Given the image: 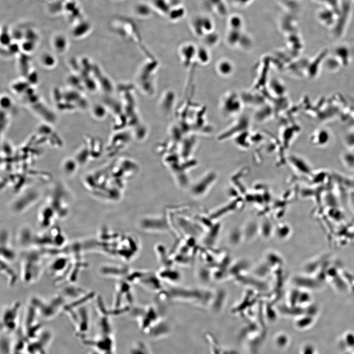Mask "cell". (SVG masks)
<instances>
[{
    "mask_svg": "<svg viewBox=\"0 0 354 354\" xmlns=\"http://www.w3.org/2000/svg\"><path fill=\"white\" fill-rule=\"evenodd\" d=\"M41 256L39 253L29 252L24 255L22 264V276L26 282H31L39 276L41 271Z\"/></svg>",
    "mask_w": 354,
    "mask_h": 354,
    "instance_id": "6da1fadb",
    "label": "cell"
},
{
    "mask_svg": "<svg viewBox=\"0 0 354 354\" xmlns=\"http://www.w3.org/2000/svg\"><path fill=\"white\" fill-rule=\"evenodd\" d=\"M51 46L54 52L61 55L67 52L69 48V41L63 34L55 35L51 40Z\"/></svg>",
    "mask_w": 354,
    "mask_h": 354,
    "instance_id": "7a4b0ae2",
    "label": "cell"
},
{
    "mask_svg": "<svg viewBox=\"0 0 354 354\" xmlns=\"http://www.w3.org/2000/svg\"><path fill=\"white\" fill-rule=\"evenodd\" d=\"M1 260L5 262L12 261L15 258V254L9 245L7 235L3 233L1 236Z\"/></svg>",
    "mask_w": 354,
    "mask_h": 354,
    "instance_id": "3957f363",
    "label": "cell"
},
{
    "mask_svg": "<svg viewBox=\"0 0 354 354\" xmlns=\"http://www.w3.org/2000/svg\"><path fill=\"white\" fill-rule=\"evenodd\" d=\"M234 68L233 63L227 59H220L216 65L217 73L224 77H228L232 75L234 71Z\"/></svg>",
    "mask_w": 354,
    "mask_h": 354,
    "instance_id": "277c9868",
    "label": "cell"
},
{
    "mask_svg": "<svg viewBox=\"0 0 354 354\" xmlns=\"http://www.w3.org/2000/svg\"><path fill=\"white\" fill-rule=\"evenodd\" d=\"M39 61L40 65L47 69L55 68L58 62L56 56L49 52H42L39 56Z\"/></svg>",
    "mask_w": 354,
    "mask_h": 354,
    "instance_id": "5b68a950",
    "label": "cell"
},
{
    "mask_svg": "<svg viewBox=\"0 0 354 354\" xmlns=\"http://www.w3.org/2000/svg\"><path fill=\"white\" fill-rule=\"evenodd\" d=\"M340 346L346 352L354 351V332L347 331L341 336Z\"/></svg>",
    "mask_w": 354,
    "mask_h": 354,
    "instance_id": "8992f818",
    "label": "cell"
},
{
    "mask_svg": "<svg viewBox=\"0 0 354 354\" xmlns=\"http://www.w3.org/2000/svg\"><path fill=\"white\" fill-rule=\"evenodd\" d=\"M54 216L55 212H54L52 207H45L43 209L39 215L41 225L44 228L50 226L52 223Z\"/></svg>",
    "mask_w": 354,
    "mask_h": 354,
    "instance_id": "52a82bcc",
    "label": "cell"
},
{
    "mask_svg": "<svg viewBox=\"0 0 354 354\" xmlns=\"http://www.w3.org/2000/svg\"><path fill=\"white\" fill-rule=\"evenodd\" d=\"M1 272L6 275L8 279L9 283L12 285L17 280V275L14 271L6 264V262L1 260Z\"/></svg>",
    "mask_w": 354,
    "mask_h": 354,
    "instance_id": "ba28073f",
    "label": "cell"
},
{
    "mask_svg": "<svg viewBox=\"0 0 354 354\" xmlns=\"http://www.w3.org/2000/svg\"><path fill=\"white\" fill-rule=\"evenodd\" d=\"M36 44V42L23 39L22 42L20 43L21 52L30 55L35 50Z\"/></svg>",
    "mask_w": 354,
    "mask_h": 354,
    "instance_id": "9c48e42d",
    "label": "cell"
},
{
    "mask_svg": "<svg viewBox=\"0 0 354 354\" xmlns=\"http://www.w3.org/2000/svg\"><path fill=\"white\" fill-rule=\"evenodd\" d=\"M14 106V102L11 97L6 94H3L0 97L1 110L9 113V110Z\"/></svg>",
    "mask_w": 354,
    "mask_h": 354,
    "instance_id": "30bf717a",
    "label": "cell"
},
{
    "mask_svg": "<svg viewBox=\"0 0 354 354\" xmlns=\"http://www.w3.org/2000/svg\"><path fill=\"white\" fill-rule=\"evenodd\" d=\"M91 113L94 118L101 119L105 116L106 111L104 106L100 104H96L92 106Z\"/></svg>",
    "mask_w": 354,
    "mask_h": 354,
    "instance_id": "8fae6325",
    "label": "cell"
},
{
    "mask_svg": "<svg viewBox=\"0 0 354 354\" xmlns=\"http://www.w3.org/2000/svg\"><path fill=\"white\" fill-rule=\"evenodd\" d=\"M77 161L73 159H66L62 164L63 169L66 174H73L76 170Z\"/></svg>",
    "mask_w": 354,
    "mask_h": 354,
    "instance_id": "7c38bea8",
    "label": "cell"
},
{
    "mask_svg": "<svg viewBox=\"0 0 354 354\" xmlns=\"http://www.w3.org/2000/svg\"><path fill=\"white\" fill-rule=\"evenodd\" d=\"M196 56L198 61L203 64L207 63L210 60V54L206 48L197 50Z\"/></svg>",
    "mask_w": 354,
    "mask_h": 354,
    "instance_id": "4fadbf2b",
    "label": "cell"
},
{
    "mask_svg": "<svg viewBox=\"0 0 354 354\" xmlns=\"http://www.w3.org/2000/svg\"><path fill=\"white\" fill-rule=\"evenodd\" d=\"M274 339L275 343L278 346V348L281 349L287 348L290 343V339L289 336L285 334H280L277 335Z\"/></svg>",
    "mask_w": 354,
    "mask_h": 354,
    "instance_id": "5bb4252c",
    "label": "cell"
},
{
    "mask_svg": "<svg viewBox=\"0 0 354 354\" xmlns=\"http://www.w3.org/2000/svg\"><path fill=\"white\" fill-rule=\"evenodd\" d=\"M301 354H317L315 348L311 344H306L301 348Z\"/></svg>",
    "mask_w": 354,
    "mask_h": 354,
    "instance_id": "9a60e30c",
    "label": "cell"
},
{
    "mask_svg": "<svg viewBox=\"0 0 354 354\" xmlns=\"http://www.w3.org/2000/svg\"><path fill=\"white\" fill-rule=\"evenodd\" d=\"M345 354H354V351L352 352H346Z\"/></svg>",
    "mask_w": 354,
    "mask_h": 354,
    "instance_id": "2e32d148",
    "label": "cell"
}]
</instances>
